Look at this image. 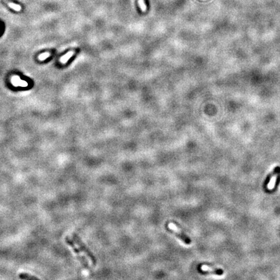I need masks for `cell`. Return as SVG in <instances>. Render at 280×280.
<instances>
[{
	"mask_svg": "<svg viewBox=\"0 0 280 280\" xmlns=\"http://www.w3.org/2000/svg\"><path fill=\"white\" fill-rule=\"evenodd\" d=\"M279 172H280V167L278 166V167H275L274 169H273V171H272V172H271L270 174H268L267 175L266 179L265 180L264 184H263V189H264V190L267 189V185L270 183V182H271V179H272V178L273 177V176H274L276 174H278V173H279Z\"/></svg>",
	"mask_w": 280,
	"mask_h": 280,
	"instance_id": "obj_4",
	"label": "cell"
},
{
	"mask_svg": "<svg viewBox=\"0 0 280 280\" xmlns=\"http://www.w3.org/2000/svg\"><path fill=\"white\" fill-rule=\"evenodd\" d=\"M19 278L22 279H30V280L38 279V278L35 277V276H32L31 275H30L27 274V273H21V274H19Z\"/></svg>",
	"mask_w": 280,
	"mask_h": 280,
	"instance_id": "obj_8",
	"label": "cell"
},
{
	"mask_svg": "<svg viewBox=\"0 0 280 280\" xmlns=\"http://www.w3.org/2000/svg\"><path fill=\"white\" fill-rule=\"evenodd\" d=\"M65 240H66V243H67L68 245H69L73 248V251L75 252V253L76 254V255H77V258H78L79 260L80 261H81V263L83 265V266H84L86 268H87V269L89 268V265H88L89 263H88V262L86 261V259H85V258L84 256H81V252H80L79 250L76 247L75 244H74V242H73V241H72V240L70 239L69 237H66Z\"/></svg>",
	"mask_w": 280,
	"mask_h": 280,
	"instance_id": "obj_2",
	"label": "cell"
},
{
	"mask_svg": "<svg viewBox=\"0 0 280 280\" xmlns=\"http://www.w3.org/2000/svg\"><path fill=\"white\" fill-rule=\"evenodd\" d=\"M7 4L9 7L14 9L16 11H20L22 10V6L19 5L15 4V3H8Z\"/></svg>",
	"mask_w": 280,
	"mask_h": 280,
	"instance_id": "obj_9",
	"label": "cell"
},
{
	"mask_svg": "<svg viewBox=\"0 0 280 280\" xmlns=\"http://www.w3.org/2000/svg\"><path fill=\"white\" fill-rule=\"evenodd\" d=\"M13 85H14V86H22V87H27V86H28V83L26 81H22V80H21L20 81L14 83V84H13Z\"/></svg>",
	"mask_w": 280,
	"mask_h": 280,
	"instance_id": "obj_10",
	"label": "cell"
},
{
	"mask_svg": "<svg viewBox=\"0 0 280 280\" xmlns=\"http://www.w3.org/2000/svg\"><path fill=\"white\" fill-rule=\"evenodd\" d=\"M72 237H73V239L74 240V241L76 243V245L79 246L80 249H81L82 252H84L85 254L89 257V258L90 259V260L92 262L93 265L95 266L97 264V259L95 258V257L93 255V253L89 250V248L84 245V243L82 241L81 238H80L76 234V233H73Z\"/></svg>",
	"mask_w": 280,
	"mask_h": 280,
	"instance_id": "obj_1",
	"label": "cell"
},
{
	"mask_svg": "<svg viewBox=\"0 0 280 280\" xmlns=\"http://www.w3.org/2000/svg\"><path fill=\"white\" fill-rule=\"evenodd\" d=\"M49 56H50V53H43V54H41V55H39L38 59L40 60V61H44V60H45L47 58H48Z\"/></svg>",
	"mask_w": 280,
	"mask_h": 280,
	"instance_id": "obj_12",
	"label": "cell"
},
{
	"mask_svg": "<svg viewBox=\"0 0 280 280\" xmlns=\"http://www.w3.org/2000/svg\"><path fill=\"white\" fill-rule=\"evenodd\" d=\"M280 184V172L278 173V175L277 176V178H276V182H275V184H274V188L272 189H266L265 190V191L266 193H274L276 190H277L278 188V186Z\"/></svg>",
	"mask_w": 280,
	"mask_h": 280,
	"instance_id": "obj_6",
	"label": "cell"
},
{
	"mask_svg": "<svg viewBox=\"0 0 280 280\" xmlns=\"http://www.w3.org/2000/svg\"><path fill=\"white\" fill-rule=\"evenodd\" d=\"M198 272L200 274L202 275H208V274H215L218 276H221L224 274V272L221 268H215L213 271H202L201 268H198Z\"/></svg>",
	"mask_w": 280,
	"mask_h": 280,
	"instance_id": "obj_5",
	"label": "cell"
},
{
	"mask_svg": "<svg viewBox=\"0 0 280 280\" xmlns=\"http://www.w3.org/2000/svg\"><path fill=\"white\" fill-rule=\"evenodd\" d=\"M165 228L169 233L171 234L174 235L176 237H178L180 240H181L184 242L185 245H190L191 243V239H190L189 237L185 235L184 232H178L177 231H175L173 229L170 228L167 224L165 225Z\"/></svg>",
	"mask_w": 280,
	"mask_h": 280,
	"instance_id": "obj_3",
	"label": "cell"
},
{
	"mask_svg": "<svg viewBox=\"0 0 280 280\" xmlns=\"http://www.w3.org/2000/svg\"><path fill=\"white\" fill-rule=\"evenodd\" d=\"M74 53H75L74 51H70L68 53H66L65 55L62 56L61 58L60 59V61H61L62 64H66V63L69 61V58H71L73 55H74Z\"/></svg>",
	"mask_w": 280,
	"mask_h": 280,
	"instance_id": "obj_7",
	"label": "cell"
},
{
	"mask_svg": "<svg viewBox=\"0 0 280 280\" xmlns=\"http://www.w3.org/2000/svg\"><path fill=\"white\" fill-rule=\"evenodd\" d=\"M138 3H139V7L141 9V11L143 12H145L146 10V6L144 0H138Z\"/></svg>",
	"mask_w": 280,
	"mask_h": 280,
	"instance_id": "obj_11",
	"label": "cell"
}]
</instances>
